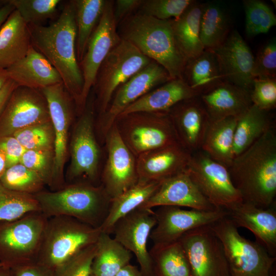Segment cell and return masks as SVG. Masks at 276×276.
I'll return each instance as SVG.
<instances>
[{
	"instance_id": "cell-23",
	"label": "cell",
	"mask_w": 276,
	"mask_h": 276,
	"mask_svg": "<svg viewBox=\"0 0 276 276\" xmlns=\"http://www.w3.org/2000/svg\"><path fill=\"white\" fill-rule=\"evenodd\" d=\"M160 206L205 211L218 210L202 194L186 170L163 181L155 193L140 207L152 209Z\"/></svg>"
},
{
	"instance_id": "cell-35",
	"label": "cell",
	"mask_w": 276,
	"mask_h": 276,
	"mask_svg": "<svg viewBox=\"0 0 276 276\" xmlns=\"http://www.w3.org/2000/svg\"><path fill=\"white\" fill-rule=\"evenodd\" d=\"M269 112L252 105L237 118L234 140V157L273 128Z\"/></svg>"
},
{
	"instance_id": "cell-55",
	"label": "cell",
	"mask_w": 276,
	"mask_h": 276,
	"mask_svg": "<svg viewBox=\"0 0 276 276\" xmlns=\"http://www.w3.org/2000/svg\"><path fill=\"white\" fill-rule=\"evenodd\" d=\"M7 168L6 157L4 153L0 150V177Z\"/></svg>"
},
{
	"instance_id": "cell-4",
	"label": "cell",
	"mask_w": 276,
	"mask_h": 276,
	"mask_svg": "<svg viewBox=\"0 0 276 276\" xmlns=\"http://www.w3.org/2000/svg\"><path fill=\"white\" fill-rule=\"evenodd\" d=\"M34 196L47 218L70 217L95 227L105 219L111 199L102 185L86 181L71 182L56 191L43 190Z\"/></svg>"
},
{
	"instance_id": "cell-38",
	"label": "cell",
	"mask_w": 276,
	"mask_h": 276,
	"mask_svg": "<svg viewBox=\"0 0 276 276\" xmlns=\"http://www.w3.org/2000/svg\"><path fill=\"white\" fill-rule=\"evenodd\" d=\"M38 211L41 212L40 206L34 195L9 190L0 182V223Z\"/></svg>"
},
{
	"instance_id": "cell-52",
	"label": "cell",
	"mask_w": 276,
	"mask_h": 276,
	"mask_svg": "<svg viewBox=\"0 0 276 276\" xmlns=\"http://www.w3.org/2000/svg\"><path fill=\"white\" fill-rule=\"evenodd\" d=\"M116 276H143V275L136 266L129 264L122 268Z\"/></svg>"
},
{
	"instance_id": "cell-28",
	"label": "cell",
	"mask_w": 276,
	"mask_h": 276,
	"mask_svg": "<svg viewBox=\"0 0 276 276\" xmlns=\"http://www.w3.org/2000/svg\"><path fill=\"white\" fill-rule=\"evenodd\" d=\"M31 45L28 26L15 9L0 29V68L6 70L24 58Z\"/></svg>"
},
{
	"instance_id": "cell-51",
	"label": "cell",
	"mask_w": 276,
	"mask_h": 276,
	"mask_svg": "<svg viewBox=\"0 0 276 276\" xmlns=\"http://www.w3.org/2000/svg\"><path fill=\"white\" fill-rule=\"evenodd\" d=\"M18 86L16 83L9 79L0 91V114L13 91Z\"/></svg>"
},
{
	"instance_id": "cell-13",
	"label": "cell",
	"mask_w": 276,
	"mask_h": 276,
	"mask_svg": "<svg viewBox=\"0 0 276 276\" xmlns=\"http://www.w3.org/2000/svg\"><path fill=\"white\" fill-rule=\"evenodd\" d=\"M172 79L164 67L152 60L122 84L114 93L107 110L99 116L96 122V129L101 139L104 140L117 118L127 107Z\"/></svg>"
},
{
	"instance_id": "cell-22",
	"label": "cell",
	"mask_w": 276,
	"mask_h": 276,
	"mask_svg": "<svg viewBox=\"0 0 276 276\" xmlns=\"http://www.w3.org/2000/svg\"><path fill=\"white\" fill-rule=\"evenodd\" d=\"M168 113L181 144L192 153L200 150L211 119L199 96L180 102Z\"/></svg>"
},
{
	"instance_id": "cell-44",
	"label": "cell",
	"mask_w": 276,
	"mask_h": 276,
	"mask_svg": "<svg viewBox=\"0 0 276 276\" xmlns=\"http://www.w3.org/2000/svg\"><path fill=\"white\" fill-rule=\"evenodd\" d=\"M193 0H144L139 12L159 20L177 19Z\"/></svg>"
},
{
	"instance_id": "cell-39",
	"label": "cell",
	"mask_w": 276,
	"mask_h": 276,
	"mask_svg": "<svg viewBox=\"0 0 276 276\" xmlns=\"http://www.w3.org/2000/svg\"><path fill=\"white\" fill-rule=\"evenodd\" d=\"M0 182L9 190L31 195L43 191L45 186L37 173L20 163L7 168L0 177Z\"/></svg>"
},
{
	"instance_id": "cell-18",
	"label": "cell",
	"mask_w": 276,
	"mask_h": 276,
	"mask_svg": "<svg viewBox=\"0 0 276 276\" xmlns=\"http://www.w3.org/2000/svg\"><path fill=\"white\" fill-rule=\"evenodd\" d=\"M51 121L47 101L37 89L17 86L0 114V137L31 125Z\"/></svg>"
},
{
	"instance_id": "cell-15",
	"label": "cell",
	"mask_w": 276,
	"mask_h": 276,
	"mask_svg": "<svg viewBox=\"0 0 276 276\" xmlns=\"http://www.w3.org/2000/svg\"><path fill=\"white\" fill-rule=\"evenodd\" d=\"M154 211L156 224L149 238L153 246H162L178 241L188 232L210 225L228 215L223 210L199 211L175 206H160Z\"/></svg>"
},
{
	"instance_id": "cell-54",
	"label": "cell",
	"mask_w": 276,
	"mask_h": 276,
	"mask_svg": "<svg viewBox=\"0 0 276 276\" xmlns=\"http://www.w3.org/2000/svg\"><path fill=\"white\" fill-rule=\"evenodd\" d=\"M9 79L6 70L0 68V91Z\"/></svg>"
},
{
	"instance_id": "cell-34",
	"label": "cell",
	"mask_w": 276,
	"mask_h": 276,
	"mask_svg": "<svg viewBox=\"0 0 276 276\" xmlns=\"http://www.w3.org/2000/svg\"><path fill=\"white\" fill-rule=\"evenodd\" d=\"M96 245L90 276H116L130 264L132 253L110 234L101 232Z\"/></svg>"
},
{
	"instance_id": "cell-8",
	"label": "cell",
	"mask_w": 276,
	"mask_h": 276,
	"mask_svg": "<svg viewBox=\"0 0 276 276\" xmlns=\"http://www.w3.org/2000/svg\"><path fill=\"white\" fill-rule=\"evenodd\" d=\"M151 61L131 43L121 38L101 64L91 89L98 116L107 110L117 89Z\"/></svg>"
},
{
	"instance_id": "cell-36",
	"label": "cell",
	"mask_w": 276,
	"mask_h": 276,
	"mask_svg": "<svg viewBox=\"0 0 276 276\" xmlns=\"http://www.w3.org/2000/svg\"><path fill=\"white\" fill-rule=\"evenodd\" d=\"M72 1L77 28L76 54L79 63L103 14L107 0Z\"/></svg>"
},
{
	"instance_id": "cell-57",
	"label": "cell",
	"mask_w": 276,
	"mask_h": 276,
	"mask_svg": "<svg viewBox=\"0 0 276 276\" xmlns=\"http://www.w3.org/2000/svg\"><path fill=\"white\" fill-rule=\"evenodd\" d=\"M9 3V0H0V9Z\"/></svg>"
},
{
	"instance_id": "cell-33",
	"label": "cell",
	"mask_w": 276,
	"mask_h": 276,
	"mask_svg": "<svg viewBox=\"0 0 276 276\" xmlns=\"http://www.w3.org/2000/svg\"><path fill=\"white\" fill-rule=\"evenodd\" d=\"M231 18L220 2L202 3L200 36L204 50H214L220 46L231 33Z\"/></svg>"
},
{
	"instance_id": "cell-2",
	"label": "cell",
	"mask_w": 276,
	"mask_h": 276,
	"mask_svg": "<svg viewBox=\"0 0 276 276\" xmlns=\"http://www.w3.org/2000/svg\"><path fill=\"white\" fill-rule=\"evenodd\" d=\"M243 202L267 208L275 204L276 134L272 128L228 168Z\"/></svg>"
},
{
	"instance_id": "cell-43",
	"label": "cell",
	"mask_w": 276,
	"mask_h": 276,
	"mask_svg": "<svg viewBox=\"0 0 276 276\" xmlns=\"http://www.w3.org/2000/svg\"><path fill=\"white\" fill-rule=\"evenodd\" d=\"M54 158L53 149L27 150L19 163L37 173L51 189Z\"/></svg>"
},
{
	"instance_id": "cell-47",
	"label": "cell",
	"mask_w": 276,
	"mask_h": 276,
	"mask_svg": "<svg viewBox=\"0 0 276 276\" xmlns=\"http://www.w3.org/2000/svg\"><path fill=\"white\" fill-rule=\"evenodd\" d=\"M250 96L252 104L259 109L266 111L275 109L276 79H254Z\"/></svg>"
},
{
	"instance_id": "cell-50",
	"label": "cell",
	"mask_w": 276,
	"mask_h": 276,
	"mask_svg": "<svg viewBox=\"0 0 276 276\" xmlns=\"http://www.w3.org/2000/svg\"><path fill=\"white\" fill-rule=\"evenodd\" d=\"M13 276H54L53 270L35 262L11 268Z\"/></svg>"
},
{
	"instance_id": "cell-30",
	"label": "cell",
	"mask_w": 276,
	"mask_h": 276,
	"mask_svg": "<svg viewBox=\"0 0 276 276\" xmlns=\"http://www.w3.org/2000/svg\"><path fill=\"white\" fill-rule=\"evenodd\" d=\"M182 79L199 95L224 81L216 56L211 50H204L186 62Z\"/></svg>"
},
{
	"instance_id": "cell-1",
	"label": "cell",
	"mask_w": 276,
	"mask_h": 276,
	"mask_svg": "<svg viewBox=\"0 0 276 276\" xmlns=\"http://www.w3.org/2000/svg\"><path fill=\"white\" fill-rule=\"evenodd\" d=\"M31 44L56 70L80 115L83 79L76 54L77 28L73 1L66 2L58 18L47 26L28 25Z\"/></svg>"
},
{
	"instance_id": "cell-48",
	"label": "cell",
	"mask_w": 276,
	"mask_h": 276,
	"mask_svg": "<svg viewBox=\"0 0 276 276\" xmlns=\"http://www.w3.org/2000/svg\"><path fill=\"white\" fill-rule=\"evenodd\" d=\"M0 150L5 155L7 168L20 163L26 149L13 136L0 137Z\"/></svg>"
},
{
	"instance_id": "cell-26",
	"label": "cell",
	"mask_w": 276,
	"mask_h": 276,
	"mask_svg": "<svg viewBox=\"0 0 276 276\" xmlns=\"http://www.w3.org/2000/svg\"><path fill=\"white\" fill-rule=\"evenodd\" d=\"M6 71L18 86L40 90L63 83L56 70L32 45L24 58Z\"/></svg>"
},
{
	"instance_id": "cell-24",
	"label": "cell",
	"mask_w": 276,
	"mask_h": 276,
	"mask_svg": "<svg viewBox=\"0 0 276 276\" xmlns=\"http://www.w3.org/2000/svg\"><path fill=\"white\" fill-rule=\"evenodd\" d=\"M227 213V216L237 228L242 227L250 231L256 242L270 255L276 257L275 204L263 208L242 202Z\"/></svg>"
},
{
	"instance_id": "cell-41",
	"label": "cell",
	"mask_w": 276,
	"mask_h": 276,
	"mask_svg": "<svg viewBox=\"0 0 276 276\" xmlns=\"http://www.w3.org/2000/svg\"><path fill=\"white\" fill-rule=\"evenodd\" d=\"M28 25H41L48 19L56 18L60 0H9Z\"/></svg>"
},
{
	"instance_id": "cell-40",
	"label": "cell",
	"mask_w": 276,
	"mask_h": 276,
	"mask_svg": "<svg viewBox=\"0 0 276 276\" xmlns=\"http://www.w3.org/2000/svg\"><path fill=\"white\" fill-rule=\"evenodd\" d=\"M245 14V30L248 37L266 33L276 25V16L270 7L259 0L243 1Z\"/></svg>"
},
{
	"instance_id": "cell-3",
	"label": "cell",
	"mask_w": 276,
	"mask_h": 276,
	"mask_svg": "<svg viewBox=\"0 0 276 276\" xmlns=\"http://www.w3.org/2000/svg\"><path fill=\"white\" fill-rule=\"evenodd\" d=\"M118 25L121 38L161 65L172 79H182L186 61L176 45L170 20H159L139 11Z\"/></svg>"
},
{
	"instance_id": "cell-25",
	"label": "cell",
	"mask_w": 276,
	"mask_h": 276,
	"mask_svg": "<svg viewBox=\"0 0 276 276\" xmlns=\"http://www.w3.org/2000/svg\"><path fill=\"white\" fill-rule=\"evenodd\" d=\"M199 97L211 121L238 118L252 105L249 90L225 81Z\"/></svg>"
},
{
	"instance_id": "cell-58",
	"label": "cell",
	"mask_w": 276,
	"mask_h": 276,
	"mask_svg": "<svg viewBox=\"0 0 276 276\" xmlns=\"http://www.w3.org/2000/svg\"><path fill=\"white\" fill-rule=\"evenodd\" d=\"M3 265L1 264V263L0 262V266H2Z\"/></svg>"
},
{
	"instance_id": "cell-9",
	"label": "cell",
	"mask_w": 276,
	"mask_h": 276,
	"mask_svg": "<svg viewBox=\"0 0 276 276\" xmlns=\"http://www.w3.org/2000/svg\"><path fill=\"white\" fill-rule=\"evenodd\" d=\"M48 218L41 212L0 223V262L10 268L35 262Z\"/></svg>"
},
{
	"instance_id": "cell-49",
	"label": "cell",
	"mask_w": 276,
	"mask_h": 276,
	"mask_svg": "<svg viewBox=\"0 0 276 276\" xmlns=\"http://www.w3.org/2000/svg\"><path fill=\"white\" fill-rule=\"evenodd\" d=\"M144 0H117L114 1L113 15L118 25L124 18L140 8Z\"/></svg>"
},
{
	"instance_id": "cell-27",
	"label": "cell",
	"mask_w": 276,
	"mask_h": 276,
	"mask_svg": "<svg viewBox=\"0 0 276 276\" xmlns=\"http://www.w3.org/2000/svg\"><path fill=\"white\" fill-rule=\"evenodd\" d=\"M199 96L182 79H172L147 93L119 115L135 112H169L180 102Z\"/></svg>"
},
{
	"instance_id": "cell-12",
	"label": "cell",
	"mask_w": 276,
	"mask_h": 276,
	"mask_svg": "<svg viewBox=\"0 0 276 276\" xmlns=\"http://www.w3.org/2000/svg\"><path fill=\"white\" fill-rule=\"evenodd\" d=\"M39 90L47 101L54 132V158L51 191H56L66 185L64 168L69 154L70 129L75 114H77L76 106L63 83Z\"/></svg>"
},
{
	"instance_id": "cell-19",
	"label": "cell",
	"mask_w": 276,
	"mask_h": 276,
	"mask_svg": "<svg viewBox=\"0 0 276 276\" xmlns=\"http://www.w3.org/2000/svg\"><path fill=\"white\" fill-rule=\"evenodd\" d=\"M156 224L154 211L140 207L120 219L111 231L114 238L134 255L143 276H154L147 243Z\"/></svg>"
},
{
	"instance_id": "cell-46",
	"label": "cell",
	"mask_w": 276,
	"mask_h": 276,
	"mask_svg": "<svg viewBox=\"0 0 276 276\" xmlns=\"http://www.w3.org/2000/svg\"><path fill=\"white\" fill-rule=\"evenodd\" d=\"M254 79H276V39L267 41L254 58Z\"/></svg>"
},
{
	"instance_id": "cell-32",
	"label": "cell",
	"mask_w": 276,
	"mask_h": 276,
	"mask_svg": "<svg viewBox=\"0 0 276 276\" xmlns=\"http://www.w3.org/2000/svg\"><path fill=\"white\" fill-rule=\"evenodd\" d=\"M162 182H138L118 196L111 198L108 214L100 226L101 232L111 234L121 218L145 203L157 190Z\"/></svg>"
},
{
	"instance_id": "cell-10",
	"label": "cell",
	"mask_w": 276,
	"mask_h": 276,
	"mask_svg": "<svg viewBox=\"0 0 276 276\" xmlns=\"http://www.w3.org/2000/svg\"><path fill=\"white\" fill-rule=\"evenodd\" d=\"M94 97L74 124L68 145L70 164L66 173L70 181L83 177L96 185L100 176L101 151L95 133Z\"/></svg>"
},
{
	"instance_id": "cell-17",
	"label": "cell",
	"mask_w": 276,
	"mask_h": 276,
	"mask_svg": "<svg viewBox=\"0 0 276 276\" xmlns=\"http://www.w3.org/2000/svg\"><path fill=\"white\" fill-rule=\"evenodd\" d=\"M114 1H107L101 18L79 63L83 79L82 105L84 109L98 70L110 51L121 38L113 15Z\"/></svg>"
},
{
	"instance_id": "cell-11",
	"label": "cell",
	"mask_w": 276,
	"mask_h": 276,
	"mask_svg": "<svg viewBox=\"0 0 276 276\" xmlns=\"http://www.w3.org/2000/svg\"><path fill=\"white\" fill-rule=\"evenodd\" d=\"M186 171L200 192L215 208L228 212L243 202L228 168L201 150L192 153Z\"/></svg>"
},
{
	"instance_id": "cell-16",
	"label": "cell",
	"mask_w": 276,
	"mask_h": 276,
	"mask_svg": "<svg viewBox=\"0 0 276 276\" xmlns=\"http://www.w3.org/2000/svg\"><path fill=\"white\" fill-rule=\"evenodd\" d=\"M104 141L107 158L101 174V185L113 198L138 182L136 157L124 143L114 123Z\"/></svg>"
},
{
	"instance_id": "cell-14",
	"label": "cell",
	"mask_w": 276,
	"mask_h": 276,
	"mask_svg": "<svg viewBox=\"0 0 276 276\" xmlns=\"http://www.w3.org/2000/svg\"><path fill=\"white\" fill-rule=\"evenodd\" d=\"M178 241L193 276H229L223 246L210 225L188 232Z\"/></svg>"
},
{
	"instance_id": "cell-56",
	"label": "cell",
	"mask_w": 276,
	"mask_h": 276,
	"mask_svg": "<svg viewBox=\"0 0 276 276\" xmlns=\"http://www.w3.org/2000/svg\"><path fill=\"white\" fill-rule=\"evenodd\" d=\"M0 276H13L11 268L4 266H0Z\"/></svg>"
},
{
	"instance_id": "cell-45",
	"label": "cell",
	"mask_w": 276,
	"mask_h": 276,
	"mask_svg": "<svg viewBox=\"0 0 276 276\" xmlns=\"http://www.w3.org/2000/svg\"><path fill=\"white\" fill-rule=\"evenodd\" d=\"M96 243L81 249L56 268L54 276H90Z\"/></svg>"
},
{
	"instance_id": "cell-6",
	"label": "cell",
	"mask_w": 276,
	"mask_h": 276,
	"mask_svg": "<svg viewBox=\"0 0 276 276\" xmlns=\"http://www.w3.org/2000/svg\"><path fill=\"white\" fill-rule=\"evenodd\" d=\"M210 227L223 246L229 276H275L276 257L257 242L241 236L227 216Z\"/></svg>"
},
{
	"instance_id": "cell-20",
	"label": "cell",
	"mask_w": 276,
	"mask_h": 276,
	"mask_svg": "<svg viewBox=\"0 0 276 276\" xmlns=\"http://www.w3.org/2000/svg\"><path fill=\"white\" fill-rule=\"evenodd\" d=\"M225 81L250 90L254 80L255 57L249 47L237 30L213 50Z\"/></svg>"
},
{
	"instance_id": "cell-21",
	"label": "cell",
	"mask_w": 276,
	"mask_h": 276,
	"mask_svg": "<svg viewBox=\"0 0 276 276\" xmlns=\"http://www.w3.org/2000/svg\"><path fill=\"white\" fill-rule=\"evenodd\" d=\"M191 155L180 143L140 154L136 157L138 182H163L185 171Z\"/></svg>"
},
{
	"instance_id": "cell-5",
	"label": "cell",
	"mask_w": 276,
	"mask_h": 276,
	"mask_svg": "<svg viewBox=\"0 0 276 276\" xmlns=\"http://www.w3.org/2000/svg\"><path fill=\"white\" fill-rule=\"evenodd\" d=\"M101 231L72 217L48 218L35 262L51 270L96 243Z\"/></svg>"
},
{
	"instance_id": "cell-29",
	"label": "cell",
	"mask_w": 276,
	"mask_h": 276,
	"mask_svg": "<svg viewBox=\"0 0 276 276\" xmlns=\"http://www.w3.org/2000/svg\"><path fill=\"white\" fill-rule=\"evenodd\" d=\"M202 8V3L193 1L179 18L170 19L176 45L186 62L204 50L200 36Z\"/></svg>"
},
{
	"instance_id": "cell-42",
	"label": "cell",
	"mask_w": 276,
	"mask_h": 276,
	"mask_svg": "<svg viewBox=\"0 0 276 276\" xmlns=\"http://www.w3.org/2000/svg\"><path fill=\"white\" fill-rule=\"evenodd\" d=\"M13 135L26 150H54L55 135L51 121L27 127Z\"/></svg>"
},
{
	"instance_id": "cell-37",
	"label": "cell",
	"mask_w": 276,
	"mask_h": 276,
	"mask_svg": "<svg viewBox=\"0 0 276 276\" xmlns=\"http://www.w3.org/2000/svg\"><path fill=\"white\" fill-rule=\"evenodd\" d=\"M149 252L154 276H193L189 261L179 241L152 246Z\"/></svg>"
},
{
	"instance_id": "cell-7",
	"label": "cell",
	"mask_w": 276,
	"mask_h": 276,
	"mask_svg": "<svg viewBox=\"0 0 276 276\" xmlns=\"http://www.w3.org/2000/svg\"><path fill=\"white\" fill-rule=\"evenodd\" d=\"M114 123L124 143L137 157L153 149L181 144L168 112H135Z\"/></svg>"
},
{
	"instance_id": "cell-31",
	"label": "cell",
	"mask_w": 276,
	"mask_h": 276,
	"mask_svg": "<svg viewBox=\"0 0 276 276\" xmlns=\"http://www.w3.org/2000/svg\"><path fill=\"white\" fill-rule=\"evenodd\" d=\"M237 118L227 117L211 121L201 149L227 168L234 156V140Z\"/></svg>"
},
{
	"instance_id": "cell-53",
	"label": "cell",
	"mask_w": 276,
	"mask_h": 276,
	"mask_svg": "<svg viewBox=\"0 0 276 276\" xmlns=\"http://www.w3.org/2000/svg\"><path fill=\"white\" fill-rule=\"evenodd\" d=\"M14 10V6L9 2L8 4L0 9V29Z\"/></svg>"
}]
</instances>
